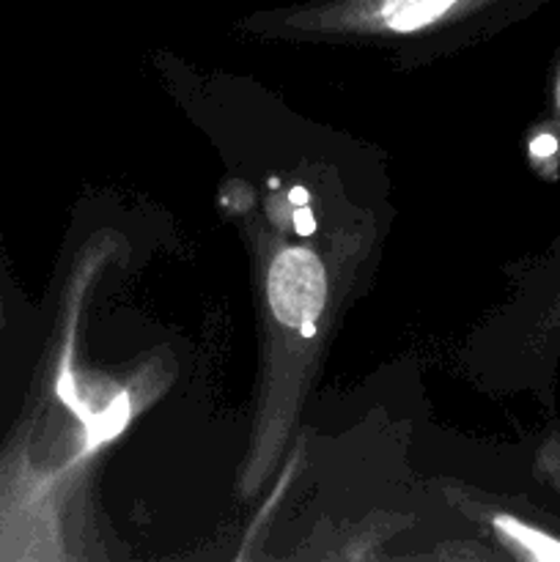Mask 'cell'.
Listing matches in <instances>:
<instances>
[{
    "label": "cell",
    "instance_id": "obj_1",
    "mask_svg": "<svg viewBox=\"0 0 560 562\" xmlns=\"http://www.w3.org/2000/svg\"><path fill=\"white\" fill-rule=\"evenodd\" d=\"M549 0H296L247 11L253 42L371 49L390 64H434L497 36Z\"/></svg>",
    "mask_w": 560,
    "mask_h": 562
},
{
    "label": "cell",
    "instance_id": "obj_2",
    "mask_svg": "<svg viewBox=\"0 0 560 562\" xmlns=\"http://www.w3.org/2000/svg\"><path fill=\"white\" fill-rule=\"evenodd\" d=\"M329 300L327 263L313 247H294L280 241L267 272L269 307V376L264 382L261 426H256V445L245 467L242 492L261 488L275 459L283 450L291 420L305 382V346L318 335V316Z\"/></svg>",
    "mask_w": 560,
    "mask_h": 562
},
{
    "label": "cell",
    "instance_id": "obj_3",
    "mask_svg": "<svg viewBox=\"0 0 560 562\" xmlns=\"http://www.w3.org/2000/svg\"><path fill=\"white\" fill-rule=\"evenodd\" d=\"M492 527L505 547L514 549L519 558L536 560V562H560V538L549 536V532L538 530V527L527 525V521L516 519L511 514H494Z\"/></svg>",
    "mask_w": 560,
    "mask_h": 562
},
{
    "label": "cell",
    "instance_id": "obj_4",
    "mask_svg": "<svg viewBox=\"0 0 560 562\" xmlns=\"http://www.w3.org/2000/svg\"><path fill=\"white\" fill-rule=\"evenodd\" d=\"M552 97H555V110H558V115H560V71H558V80H555Z\"/></svg>",
    "mask_w": 560,
    "mask_h": 562
}]
</instances>
